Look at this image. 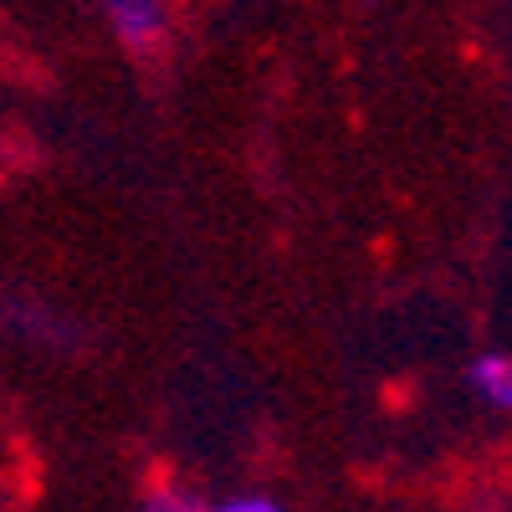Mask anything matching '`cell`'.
<instances>
[{"instance_id": "1", "label": "cell", "mask_w": 512, "mask_h": 512, "mask_svg": "<svg viewBox=\"0 0 512 512\" xmlns=\"http://www.w3.org/2000/svg\"><path fill=\"white\" fill-rule=\"evenodd\" d=\"M98 6L128 47H154L169 31V0H98Z\"/></svg>"}, {"instance_id": "2", "label": "cell", "mask_w": 512, "mask_h": 512, "mask_svg": "<svg viewBox=\"0 0 512 512\" xmlns=\"http://www.w3.org/2000/svg\"><path fill=\"white\" fill-rule=\"evenodd\" d=\"M466 379H472V395L492 410H507L512 405V364L507 354H477L472 369H466Z\"/></svg>"}, {"instance_id": "3", "label": "cell", "mask_w": 512, "mask_h": 512, "mask_svg": "<svg viewBox=\"0 0 512 512\" xmlns=\"http://www.w3.org/2000/svg\"><path fill=\"white\" fill-rule=\"evenodd\" d=\"M144 512H200V502H195L190 492H180V487H159V492L144 502Z\"/></svg>"}, {"instance_id": "4", "label": "cell", "mask_w": 512, "mask_h": 512, "mask_svg": "<svg viewBox=\"0 0 512 512\" xmlns=\"http://www.w3.org/2000/svg\"><path fill=\"white\" fill-rule=\"evenodd\" d=\"M216 512H282V507H277L272 497H256V492H251V497H231V502H221Z\"/></svg>"}]
</instances>
